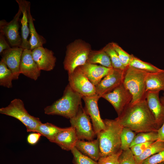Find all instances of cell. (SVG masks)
Returning a JSON list of instances; mask_svg holds the SVG:
<instances>
[{
	"instance_id": "obj_22",
	"label": "cell",
	"mask_w": 164,
	"mask_h": 164,
	"mask_svg": "<svg viewBox=\"0 0 164 164\" xmlns=\"http://www.w3.org/2000/svg\"><path fill=\"white\" fill-rule=\"evenodd\" d=\"M146 92L164 91V70L155 73H148L146 79Z\"/></svg>"
},
{
	"instance_id": "obj_23",
	"label": "cell",
	"mask_w": 164,
	"mask_h": 164,
	"mask_svg": "<svg viewBox=\"0 0 164 164\" xmlns=\"http://www.w3.org/2000/svg\"><path fill=\"white\" fill-rule=\"evenodd\" d=\"M87 63L98 64L107 68H113L109 56L103 48L98 50H91Z\"/></svg>"
},
{
	"instance_id": "obj_28",
	"label": "cell",
	"mask_w": 164,
	"mask_h": 164,
	"mask_svg": "<svg viewBox=\"0 0 164 164\" xmlns=\"http://www.w3.org/2000/svg\"><path fill=\"white\" fill-rule=\"evenodd\" d=\"M103 48L109 56L113 68L123 71L125 70L126 68L124 67L121 62L111 43H108Z\"/></svg>"
},
{
	"instance_id": "obj_26",
	"label": "cell",
	"mask_w": 164,
	"mask_h": 164,
	"mask_svg": "<svg viewBox=\"0 0 164 164\" xmlns=\"http://www.w3.org/2000/svg\"><path fill=\"white\" fill-rule=\"evenodd\" d=\"M129 66L148 73H157L163 70L160 69L151 63L142 61L132 54Z\"/></svg>"
},
{
	"instance_id": "obj_1",
	"label": "cell",
	"mask_w": 164,
	"mask_h": 164,
	"mask_svg": "<svg viewBox=\"0 0 164 164\" xmlns=\"http://www.w3.org/2000/svg\"><path fill=\"white\" fill-rule=\"evenodd\" d=\"M115 119L123 127L128 128L136 133L157 132L159 129L146 99L130 103Z\"/></svg>"
},
{
	"instance_id": "obj_13",
	"label": "cell",
	"mask_w": 164,
	"mask_h": 164,
	"mask_svg": "<svg viewBox=\"0 0 164 164\" xmlns=\"http://www.w3.org/2000/svg\"><path fill=\"white\" fill-rule=\"evenodd\" d=\"M23 49L21 47H12L0 53L1 60L12 72L14 80H18L20 75V65Z\"/></svg>"
},
{
	"instance_id": "obj_38",
	"label": "cell",
	"mask_w": 164,
	"mask_h": 164,
	"mask_svg": "<svg viewBox=\"0 0 164 164\" xmlns=\"http://www.w3.org/2000/svg\"><path fill=\"white\" fill-rule=\"evenodd\" d=\"M11 48L5 37L0 33V54L4 50Z\"/></svg>"
},
{
	"instance_id": "obj_32",
	"label": "cell",
	"mask_w": 164,
	"mask_h": 164,
	"mask_svg": "<svg viewBox=\"0 0 164 164\" xmlns=\"http://www.w3.org/2000/svg\"><path fill=\"white\" fill-rule=\"evenodd\" d=\"M111 43L118 55L121 62L124 67L127 68L129 65L132 54L127 53L117 43L114 42H111Z\"/></svg>"
},
{
	"instance_id": "obj_33",
	"label": "cell",
	"mask_w": 164,
	"mask_h": 164,
	"mask_svg": "<svg viewBox=\"0 0 164 164\" xmlns=\"http://www.w3.org/2000/svg\"><path fill=\"white\" fill-rule=\"evenodd\" d=\"M122 150L118 152L105 156H101L98 161V164H120L119 156Z\"/></svg>"
},
{
	"instance_id": "obj_40",
	"label": "cell",
	"mask_w": 164,
	"mask_h": 164,
	"mask_svg": "<svg viewBox=\"0 0 164 164\" xmlns=\"http://www.w3.org/2000/svg\"><path fill=\"white\" fill-rule=\"evenodd\" d=\"M159 164H164V162L159 163Z\"/></svg>"
},
{
	"instance_id": "obj_15",
	"label": "cell",
	"mask_w": 164,
	"mask_h": 164,
	"mask_svg": "<svg viewBox=\"0 0 164 164\" xmlns=\"http://www.w3.org/2000/svg\"><path fill=\"white\" fill-rule=\"evenodd\" d=\"M41 71L33 58L32 51L23 50L20 65V73L36 80L40 75Z\"/></svg>"
},
{
	"instance_id": "obj_7",
	"label": "cell",
	"mask_w": 164,
	"mask_h": 164,
	"mask_svg": "<svg viewBox=\"0 0 164 164\" xmlns=\"http://www.w3.org/2000/svg\"><path fill=\"white\" fill-rule=\"evenodd\" d=\"M71 126L75 130L78 140H94L96 135L90 121V118L82 106L76 115L70 119Z\"/></svg>"
},
{
	"instance_id": "obj_17",
	"label": "cell",
	"mask_w": 164,
	"mask_h": 164,
	"mask_svg": "<svg viewBox=\"0 0 164 164\" xmlns=\"http://www.w3.org/2000/svg\"><path fill=\"white\" fill-rule=\"evenodd\" d=\"M78 67L95 86L98 84L113 68L88 63H86Z\"/></svg>"
},
{
	"instance_id": "obj_9",
	"label": "cell",
	"mask_w": 164,
	"mask_h": 164,
	"mask_svg": "<svg viewBox=\"0 0 164 164\" xmlns=\"http://www.w3.org/2000/svg\"><path fill=\"white\" fill-rule=\"evenodd\" d=\"M68 81L70 87L82 96H90L96 94L95 86L78 67L68 74Z\"/></svg>"
},
{
	"instance_id": "obj_24",
	"label": "cell",
	"mask_w": 164,
	"mask_h": 164,
	"mask_svg": "<svg viewBox=\"0 0 164 164\" xmlns=\"http://www.w3.org/2000/svg\"><path fill=\"white\" fill-rule=\"evenodd\" d=\"M164 150V142L157 140L150 145L140 155L134 156L136 164H142L148 158Z\"/></svg>"
},
{
	"instance_id": "obj_2",
	"label": "cell",
	"mask_w": 164,
	"mask_h": 164,
	"mask_svg": "<svg viewBox=\"0 0 164 164\" xmlns=\"http://www.w3.org/2000/svg\"><path fill=\"white\" fill-rule=\"evenodd\" d=\"M82 97L68 84L65 89L62 97L45 107L44 113L48 115H59L70 119L76 115L82 106Z\"/></svg>"
},
{
	"instance_id": "obj_14",
	"label": "cell",
	"mask_w": 164,
	"mask_h": 164,
	"mask_svg": "<svg viewBox=\"0 0 164 164\" xmlns=\"http://www.w3.org/2000/svg\"><path fill=\"white\" fill-rule=\"evenodd\" d=\"M32 51L33 58L40 70L50 71L53 69L56 58L52 50L43 46Z\"/></svg>"
},
{
	"instance_id": "obj_27",
	"label": "cell",
	"mask_w": 164,
	"mask_h": 164,
	"mask_svg": "<svg viewBox=\"0 0 164 164\" xmlns=\"http://www.w3.org/2000/svg\"><path fill=\"white\" fill-rule=\"evenodd\" d=\"M14 80L12 72L6 64L0 61V85L8 88L12 87V81Z\"/></svg>"
},
{
	"instance_id": "obj_31",
	"label": "cell",
	"mask_w": 164,
	"mask_h": 164,
	"mask_svg": "<svg viewBox=\"0 0 164 164\" xmlns=\"http://www.w3.org/2000/svg\"><path fill=\"white\" fill-rule=\"evenodd\" d=\"M74 164H98L97 162L83 154L75 147L71 150Z\"/></svg>"
},
{
	"instance_id": "obj_35",
	"label": "cell",
	"mask_w": 164,
	"mask_h": 164,
	"mask_svg": "<svg viewBox=\"0 0 164 164\" xmlns=\"http://www.w3.org/2000/svg\"><path fill=\"white\" fill-rule=\"evenodd\" d=\"M164 162V150L148 158L142 164H159Z\"/></svg>"
},
{
	"instance_id": "obj_25",
	"label": "cell",
	"mask_w": 164,
	"mask_h": 164,
	"mask_svg": "<svg viewBox=\"0 0 164 164\" xmlns=\"http://www.w3.org/2000/svg\"><path fill=\"white\" fill-rule=\"evenodd\" d=\"M65 128H61L49 123H41L38 127L36 132L40 133L52 142L56 135L64 130Z\"/></svg>"
},
{
	"instance_id": "obj_11",
	"label": "cell",
	"mask_w": 164,
	"mask_h": 164,
	"mask_svg": "<svg viewBox=\"0 0 164 164\" xmlns=\"http://www.w3.org/2000/svg\"><path fill=\"white\" fill-rule=\"evenodd\" d=\"M100 97L96 94L90 96H83L85 104V109L91 119L94 131L96 135L105 128L103 120L101 118L97 102Z\"/></svg>"
},
{
	"instance_id": "obj_21",
	"label": "cell",
	"mask_w": 164,
	"mask_h": 164,
	"mask_svg": "<svg viewBox=\"0 0 164 164\" xmlns=\"http://www.w3.org/2000/svg\"><path fill=\"white\" fill-rule=\"evenodd\" d=\"M30 5V3L28 7V15L30 35L29 42L30 50H32L37 48L43 47V45L46 43V40L43 36L39 35L33 23L34 19L31 14Z\"/></svg>"
},
{
	"instance_id": "obj_19",
	"label": "cell",
	"mask_w": 164,
	"mask_h": 164,
	"mask_svg": "<svg viewBox=\"0 0 164 164\" xmlns=\"http://www.w3.org/2000/svg\"><path fill=\"white\" fill-rule=\"evenodd\" d=\"M22 15L21 19V37L22 43L21 47L23 50H30V47L28 38L29 34V29L28 15V7L30 3L25 0H16Z\"/></svg>"
},
{
	"instance_id": "obj_10",
	"label": "cell",
	"mask_w": 164,
	"mask_h": 164,
	"mask_svg": "<svg viewBox=\"0 0 164 164\" xmlns=\"http://www.w3.org/2000/svg\"><path fill=\"white\" fill-rule=\"evenodd\" d=\"M102 97L111 104L118 116L131 103L132 99V94L125 87L122 83L111 91L103 95Z\"/></svg>"
},
{
	"instance_id": "obj_8",
	"label": "cell",
	"mask_w": 164,
	"mask_h": 164,
	"mask_svg": "<svg viewBox=\"0 0 164 164\" xmlns=\"http://www.w3.org/2000/svg\"><path fill=\"white\" fill-rule=\"evenodd\" d=\"M22 14L19 9L13 19L9 22L4 19L0 21V32L6 38L12 47H21L22 39L19 32L20 17Z\"/></svg>"
},
{
	"instance_id": "obj_12",
	"label": "cell",
	"mask_w": 164,
	"mask_h": 164,
	"mask_svg": "<svg viewBox=\"0 0 164 164\" xmlns=\"http://www.w3.org/2000/svg\"><path fill=\"white\" fill-rule=\"evenodd\" d=\"M124 71L113 68L95 86L96 94L101 97L122 83Z\"/></svg>"
},
{
	"instance_id": "obj_6",
	"label": "cell",
	"mask_w": 164,
	"mask_h": 164,
	"mask_svg": "<svg viewBox=\"0 0 164 164\" xmlns=\"http://www.w3.org/2000/svg\"><path fill=\"white\" fill-rule=\"evenodd\" d=\"M0 113L19 120L25 125L28 132H36L38 127L42 123L39 118L28 113L23 102L19 98L14 99L8 106L0 108Z\"/></svg>"
},
{
	"instance_id": "obj_5",
	"label": "cell",
	"mask_w": 164,
	"mask_h": 164,
	"mask_svg": "<svg viewBox=\"0 0 164 164\" xmlns=\"http://www.w3.org/2000/svg\"><path fill=\"white\" fill-rule=\"evenodd\" d=\"M148 73L130 66L124 70L122 83L132 95L131 103L146 99V79Z\"/></svg>"
},
{
	"instance_id": "obj_4",
	"label": "cell",
	"mask_w": 164,
	"mask_h": 164,
	"mask_svg": "<svg viewBox=\"0 0 164 164\" xmlns=\"http://www.w3.org/2000/svg\"><path fill=\"white\" fill-rule=\"evenodd\" d=\"M91 50L90 44L80 39L75 40L67 46L63 64L68 74L87 63Z\"/></svg>"
},
{
	"instance_id": "obj_20",
	"label": "cell",
	"mask_w": 164,
	"mask_h": 164,
	"mask_svg": "<svg viewBox=\"0 0 164 164\" xmlns=\"http://www.w3.org/2000/svg\"><path fill=\"white\" fill-rule=\"evenodd\" d=\"M83 154L89 157L96 161L101 157L98 139L86 141L78 140L75 146Z\"/></svg>"
},
{
	"instance_id": "obj_37",
	"label": "cell",
	"mask_w": 164,
	"mask_h": 164,
	"mask_svg": "<svg viewBox=\"0 0 164 164\" xmlns=\"http://www.w3.org/2000/svg\"><path fill=\"white\" fill-rule=\"evenodd\" d=\"M41 136L42 135L38 132L30 133L27 136V141L29 144L34 145L38 142Z\"/></svg>"
},
{
	"instance_id": "obj_36",
	"label": "cell",
	"mask_w": 164,
	"mask_h": 164,
	"mask_svg": "<svg viewBox=\"0 0 164 164\" xmlns=\"http://www.w3.org/2000/svg\"><path fill=\"white\" fill-rule=\"evenodd\" d=\"M154 142H150L136 144L131 147L130 149L134 156H138L141 155L148 147Z\"/></svg>"
},
{
	"instance_id": "obj_39",
	"label": "cell",
	"mask_w": 164,
	"mask_h": 164,
	"mask_svg": "<svg viewBox=\"0 0 164 164\" xmlns=\"http://www.w3.org/2000/svg\"><path fill=\"white\" fill-rule=\"evenodd\" d=\"M160 101L162 104L164 105V93L160 98ZM159 140L164 142V122L162 126L158 130V132Z\"/></svg>"
},
{
	"instance_id": "obj_3",
	"label": "cell",
	"mask_w": 164,
	"mask_h": 164,
	"mask_svg": "<svg viewBox=\"0 0 164 164\" xmlns=\"http://www.w3.org/2000/svg\"><path fill=\"white\" fill-rule=\"evenodd\" d=\"M103 121L105 128L97 135L101 157L116 153L121 150V135L123 128L115 119Z\"/></svg>"
},
{
	"instance_id": "obj_34",
	"label": "cell",
	"mask_w": 164,
	"mask_h": 164,
	"mask_svg": "<svg viewBox=\"0 0 164 164\" xmlns=\"http://www.w3.org/2000/svg\"><path fill=\"white\" fill-rule=\"evenodd\" d=\"M120 164H136L130 149L123 151L119 158Z\"/></svg>"
},
{
	"instance_id": "obj_29",
	"label": "cell",
	"mask_w": 164,
	"mask_h": 164,
	"mask_svg": "<svg viewBox=\"0 0 164 164\" xmlns=\"http://www.w3.org/2000/svg\"><path fill=\"white\" fill-rule=\"evenodd\" d=\"M137 133L128 128H123L121 135V150L125 151L130 149Z\"/></svg>"
},
{
	"instance_id": "obj_16",
	"label": "cell",
	"mask_w": 164,
	"mask_h": 164,
	"mask_svg": "<svg viewBox=\"0 0 164 164\" xmlns=\"http://www.w3.org/2000/svg\"><path fill=\"white\" fill-rule=\"evenodd\" d=\"M159 91H147L146 95L147 104L159 128L164 122V105L161 102Z\"/></svg>"
},
{
	"instance_id": "obj_18",
	"label": "cell",
	"mask_w": 164,
	"mask_h": 164,
	"mask_svg": "<svg viewBox=\"0 0 164 164\" xmlns=\"http://www.w3.org/2000/svg\"><path fill=\"white\" fill-rule=\"evenodd\" d=\"M78 140L75 130L72 127L65 128L56 137L53 142L62 149L71 150Z\"/></svg>"
},
{
	"instance_id": "obj_30",
	"label": "cell",
	"mask_w": 164,
	"mask_h": 164,
	"mask_svg": "<svg viewBox=\"0 0 164 164\" xmlns=\"http://www.w3.org/2000/svg\"><path fill=\"white\" fill-rule=\"evenodd\" d=\"M158 138L157 132H151L137 133L130 147L138 144L155 142L157 140Z\"/></svg>"
}]
</instances>
